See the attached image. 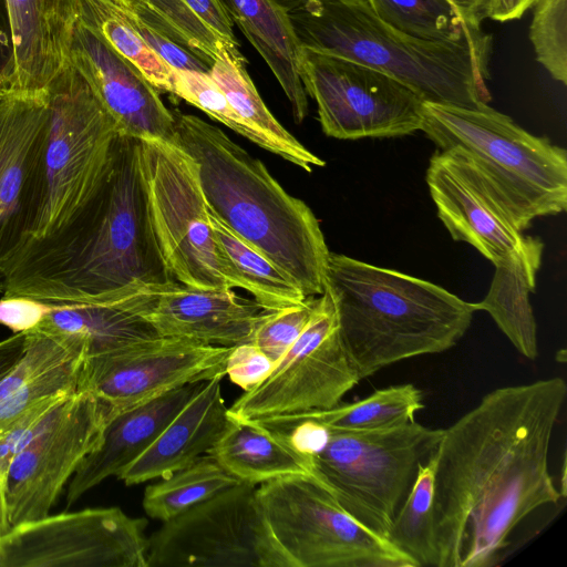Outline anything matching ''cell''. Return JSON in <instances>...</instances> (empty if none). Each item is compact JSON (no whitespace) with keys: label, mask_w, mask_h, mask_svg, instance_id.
<instances>
[{"label":"cell","mask_w":567,"mask_h":567,"mask_svg":"<svg viewBox=\"0 0 567 567\" xmlns=\"http://www.w3.org/2000/svg\"><path fill=\"white\" fill-rule=\"evenodd\" d=\"M567 396L560 377L497 388L449 427L433 451L435 567H491L512 530L563 496L548 467Z\"/></svg>","instance_id":"cell-1"},{"label":"cell","mask_w":567,"mask_h":567,"mask_svg":"<svg viewBox=\"0 0 567 567\" xmlns=\"http://www.w3.org/2000/svg\"><path fill=\"white\" fill-rule=\"evenodd\" d=\"M1 280L4 297L111 306L177 281L152 224L138 138L118 132L106 177L80 216L20 247Z\"/></svg>","instance_id":"cell-2"},{"label":"cell","mask_w":567,"mask_h":567,"mask_svg":"<svg viewBox=\"0 0 567 567\" xmlns=\"http://www.w3.org/2000/svg\"><path fill=\"white\" fill-rule=\"evenodd\" d=\"M173 115L174 144L195 161L208 210L287 272L306 297L320 296L330 251L308 205L219 127L193 114Z\"/></svg>","instance_id":"cell-3"},{"label":"cell","mask_w":567,"mask_h":567,"mask_svg":"<svg viewBox=\"0 0 567 567\" xmlns=\"http://www.w3.org/2000/svg\"><path fill=\"white\" fill-rule=\"evenodd\" d=\"M324 288L361 379L451 349L475 312L472 302L433 282L337 252H329Z\"/></svg>","instance_id":"cell-4"},{"label":"cell","mask_w":567,"mask_h":567,"mask_svg":"<svg viewBox=\"0 0 567 567\" xmlns=\"http://www.w3.org/2000/svg\"><path fill=\"white\" fill-rule=\"evenodd\" d=\"M288 17L300 47L384 72L424 102L488 104L492 45L412 37L380 20L363 0H305Z\"/></svg>","instance_id":"cell-5"},{"label":"cell","mask_w":567,"mask_h":567,"mask_svg":"<svg viewBox=\"0 0 567 567\" xmlns=\"http://www.w3.org/2000/svg\"><path fill=\"white\" fill-rule=\"evenodd\" d=\"M284 432L309 456L315 476L360 524L386 538L442 429L416 421L383 430L348 431L309 422Z\"/></svg>","instance_id":"cell-6"},{"label":"cell","mask_w":567,"mask_h":567,"mask_svg":"<svg viewBox=\"0 0 567 567\" xmlns=\"http://www.w3.org/2000/svg\"><path fill=\"white\" fill-rule=\"evenodd\" d=\"M439 150L457 148L485 173L514 210L523 230L537 217L567 208V153L509 116L423 102L421 130Z\"/></svg>","instance_id":"cell-7"},{"label":"cell","mask_w":567,"mask_h":567,"mask_svg":"<svg viewBox=\"0 0 567 567\" xmlns=\"http://www.w3.org/2000/svg\"><path fill=\"white\" fill-rule=\"evenodd\" d=\"M48 96L42 196L17 250L53 238L75 221L106 177L120 132L90 84L72 65L53 82Z\"/></svg>","instance_id":"cell-8"},{"label":"cell","mask_w":567,"mask_h":567,"mask_svg":"<svg viewBox=\"0 0 567 567\" xmlns=\"http://www.w3.org/2000/svg\"><path fill=\"white\" fill-rule=\"evenodd\" d=\"M256 498L281 567H415L353 518L316 476L262 483Z\"/></svg>","instance_id":"cell-9"},{"label":"cell","mask_w":567,"mask_h":567,"mask_svg":"<svg viewBox=\"0 0 567 567\" xmlns=\"http://www.w3.org/2000/svg\"><path fill=\"white\" fill-rule=\"evenodd\" d=\"M140 143L152 224L175 279L202 289L234 288L218 255L195 161L175 144Z\"/></svg>","instance_id":"cell-10"},{"label":"cell","mask_w":567,"mask_h":567,"mask_svg":"<svg viewBox=\"0 0 567 567\" xmlns=\"http://www.w3.org/2000/svg\"><path fill=\"white\" fill-rule=\"evenodd\" d=\"M299 76L321 128L338 140L398 137L420 131L423 100L393 76L300 47Z\"/></svg>","instance_id":"cell-11"},{"label":"cell","mask_w":567,"mask_h":567,"mask_svg":"<svg viewBox=\"0 0 567 567\" xmlns=\"http://www.w3.org/2000/svg\"><path fill=\"white\" fill-rule=\"evenodd\" d=\"M362 380L340 336L334 301L324 288L291 348L258 385L228 408L236 421L326 410Z\"/></svg>","instance_id":"cell-12"},{"label":"cell","mask_w":567,"mask_h":567,"mask_svg":"<svg viewBox=\"0 0 567 567\" xmlns=\"http://www.w3.org/2000/svg\"><path fill=\"white\" fill-rule=\"evenodd\" d=\"M147 567H281L256 485L240 482L163 522L148 537Z\"/></svg>","instance_id":"cell-13"},{"label":"cell","mask_w":567,"mask_h":567,"mask_svg":"<svg viewBox=\"0 0 567 567\" xmlns=\"http://www.w3.org/2000/svg\"><path fill=\"white\" fill-rule=\"evenodd\" d=\"M147 520L118 507L21 523L0 539V567H147Z\"/></svg>","instance_id":"cell-14"},{"label":"cell","mask_w":567,"mask_h":567,"mask_svg":"<svg viewBox=\"0 0 567 567\" xmlns=\"http://www.w3.org/2000/svg\"><path fill=\"white\" fill-rule=\"evenodd\" d=\"M112 406L87 390L59 405L51 423L12 460L4 484L11 526L45 517L82 460L95 450Z\"/></svg>","instance_id":"cell-15"},{"label":"cell","mask_w":567,"mask_h":567,"mask_svg":"<svg viewBox=\"0 0 567 567\" xmlns=\"http://www.w3.org/2000/svg\"><path fill=\"white\" fill-rule=\"evenodd\" d=\"M231 349L158 336L85 359L79 389L107 402L114 414L173 389L224 378Z\"/></svg>","instance_id":"cell-16"},{"label":"cell","mask_w":567,"mask_h":567,"mask_svg":"<svg viewBox=\"0 0 567 567\" xmlns=\"http://www.w3.org/2000/svg\"><path fill=\"white\" fill-rule=\"evenodd\" d=\"M426 184L454 240L470 244L494 266L524 249L527 237L514 210L465 153L437 150L429 163Z\"/></svg>","instance_id":"cell-17"},{"label":"cell","mask_w":567,"mask_h":567,"mask_svg":"<svg viewBox=\"0 0 567 567\" xmlns=\"http://www.w3.org/2000/svg\"><path fill=\"white\" fill-rule=\"evenodd\" d=\"M49 96H13L0 114L1 271L28 234L43 188Z\"/></svg>","instance_id":"cell-18"},{"label":"cell","mask_w":567,"mask_h":567,"mask_svg":"<svg viewBox=\"0 0 567 567\" xmlns=\"http://www.w3.org/2000/svg\"><path fill=\"white\" fill-rule=\"evenodd\" d=\"M70 65L86 80L121 133L174 144L173 111L156 87L80 20L73 32Z\"/></svg>","instance_id":"cell-19"},{"label":"cell","mask_w":567,"mask_h":567,"mask_svg":"<svg viewBox=\"0 0 567 567\" xmlns=\"http://www.w3.org/2000/svg\"><path fill=\"white\" fill-rule=\"evenodd\" d=\"M148 322L159 337L234 347L249 341L265 309L233 289H202L178 281L120 306Z\"/></svg>","instance_id":"cell-20"},{"label":"cell","mask_w":567,"mask_h":567,"mask_svg":"<svg viewBox=\"0 0 567 567\" xmlns=\"http://www.w3.org/2000/svg\"><path fill=\"white\" fill-rule=\"evenodd\" d=\"M12 55L9 91L19 96L48 97L70 65L79 20L76 0H4Z\"/></svg>","instance_id":"cell-21"},{"label":"cell","mask_w":567,"mask_h":567,"mask_svg":"<svg viewBox=\"0 0 567 567\" xmlns=\"http://www.w3.org/2000/svg\"><path fill=\"white\" fill-rule=\"evenodd\" d=\"M221 379L215 377L204 381L153 443L117 478L126 485L159 480L209 453L233 422L223 398Z\"/></svg>","instance_id":"cell-22"},{"label":"cell","mask_w":567,"mask_h":567,"mask_svg":"<svg viewBox=\"0 0 567 567\" xmlns=\"http://www.w3.org/2000/svg\"><path fill=\"white\" fill-rule=\"evenodd\" d=\"M204 381L173 389L135 406L114 413L99 446L89 453L71 477L69 505L111 476H118L158 436Z\"/></svg>","instance_id":"cell-23"},{"label":"cell","mask_w":567,"mask_h":567,"mask_svg":"<svg viewBox=\"0 0 567 567\" xmlns=\"http://www.w3.org/2000/svg\"><path fill=\"white\" fill-rule=\"evenodd\" d=\"M84 360L78 339L37 327L25 331L20 360L0 379V436L43 400L79 390Z\"/></svg>","instance_id":"cell-24"},{"label":"cell","mask_w":567,"mask_h":567,"mask_svg":"<svg viewBox=\"0 0 567 567\" xmlns=\"http://www.w3.org/2000/svg\"><path fill=\"white\" fill-rule=\"evenodd\" d=\"M235 23L264 58L292 109L296 123L308 113L299 76V49L288 12L274 0H220Z\"/></svg>","instance_id":"cell-25"},{"label":"cell","mask_w":567,"mask_h":567,"mask_svg":"<svg viewBox=\"0 0 567 567\" xmlns=\"http://www.w3.org/2000/svg\"><path fill=\"white\" fill-rule=\"evenodd\" d=\"M240 482L252 485L290 475H312L310 456L288 435L256 421H236L209 451Z\"/></svg>","instance_id":"cell-26"},{"label":"cell","mask_w":567,"mask_h":567,"mask_svg":"<svg viewBox=\"0 0 567 567\" xmlns=\"http://www.w3.org/2000/svg\"><path fill=\"white\" fill-rule=\"evenodd\" d=\"M544 244L539 238L528 236L519 254L495 266L485 298L472 302L475 311L489 313L515 349L528 360H535L538 355L537 327L529 293L535 289Z\"/></svg>","instance_id":"cell-27"},{"label":"cell","mask_w":567,"mask_h":567,"mask_svg":"<svg viewBox=\"0 0 567 567\" xmlns=\"http://www.w3.org/2000/svg\"><path fill=\"white\" fill-rule=\"evenodd\" d=\"M209 75L252 132L255 144L309 173L313 167L324 166V161L303 146L268 110L246 71L238 47L223 48Z\"/></svg>","instance_id":"cell-28"},{"label":"cell","mask_w":567,"mask_h":567,"mask_svg":"<svg viewBox=\"0 0 567 567\" xmlns=\"http://www.w3.org/2000/svg\"><path fill=\"white\" fill-rule=\"evenodd\" d=\"M50 303L51 310L37 328L80 340L85 348V359L158 337L144 319L116 306Z\"/></svg>","instance_id":"cell-29"},{"label":"cell","mask_w":567,"mask_h":567,"mask_svg":"<svg viewBox=\"0 0 567 567\" xmlns=\"http://www.w3.org/2000/svg\"><path fill=\"white\" fill-rule=\"evenodd\" d=\"M423 408L421 390L411 383H404L378 389L352 403H339L326 410L276 415L255 421L272 430H285L301 422H309L328 429L370 431L412 423Z\"/></svg>","instance_id":"cell-30"},{"label":"cell","mask_w":567,"mask_h":567,"mask_svg":"<svg viewBox=\"0 0 567 567\" xmlns=\"http://www.w3.org/2000/svg\"><path fill=\"white\" fill-rule=\"evenodd\" d=\"M208 214L218 255L234 288L247 290L268 311L298 305L308 298L287 272L213 213L208 210Z\"/></svg>","instance_id":"cell-31"},{"label":"cell","mask_w":567,"mask_h":567,"mask_svg":"<svg viewBox=\"0 0 567 567\" xmlns=\"http://www.w3.org/2000/svg\"><path fill=\"white\" fill-rule=\"evenodd\" d=\"M79 20L134 64L159 92L174 94L176 71L142 39L121 0H76Z\"/></svg>","instance_id":"cell-32"},{"label":"cell","mask_w":567,"mask_h":567,"mask_svg":"<svg viewBox=\"0 0 567 567\" xmlns=\"http://www.w3.org/2000/svg\"><path fill=\"white\" fill-rule=\"evenodd\" d=\"M238 483L239 480L207 453L148 485L143 508L150 517L165 522Z\"/></svg>","instance_id":"cell-33"},{"label":"cell","mask_w":567,"mask_h":567,"mask_svg":"<svg viewBox=\"0 0 567 567\" xmlns=\"http://www.w3.org/2000/svg\"><path fill=\"white\" fill-rule=\"evenodd\" d=\"M383 22L412 37L492 45V38L471 29L450 0H363Z\"/></svg>","instance_id":"cell-34"},{"label":"cell","mask_w":567,"mask_h":567,"mask_svg":"<svg viewBox=\"0 0 567 567\" xmlns=\"http://www.w3.org/2000/svg\"><path fill=\"white\" fill-rule=\"evenodd\" d=\"M435 458L433 453L419 466L415 480L398 509L386 539L415 565L435 566L433 494Z\"/></svg>","instance_id":"cell-35"},{"label":"cell","mask_w":567,"mask_h":567,"mask_svg":"<svg viewBox=\"0 0 567 567\" xmlns=\"http://www.w3.org/2000/svg\"><path fill=\"white\" fill-rule=\"evenodd\" d=\"M132 11L210 66L221 49L231 45L203 22L184 0H145Z\"/></svg>","instance_id":"cell-36"},{"label":"cell","mask_w":567,"mask_h":567,"mask_svg":"<svg viewBox=\"0 0 567 567\" xmlns=\"http://www.w3.org/2000/svg\"><path fill=\"white\" fill-rule=\"evenodd\" d=\"M529 39L536 60L550 76L567 83V0H538L534 6Z\"/></svg>","instance_id":"cell-37"},{"label":"cell","mask_w":567,"mask_h":567,"mask_svg":"<svg viewBox=\"0 0 567 567\" xmlns=\"http://www.w3.org/2000/svg\"><path fill=\"white\" fill-rule=\"evenodd\" d=\"M316 301L317 298L308 297L298 305L275 311L266 310L248 342L277 363L306 328Z\"/></svg>","instance_id":"cell-38"},{"label":"cell","mask_w":567,"mask_h":567,"mask_svg":"<svg viewBox=\"0 0 567 567\" xmlns=\"http://www.w3.org/2000/svg\"><path fill=\"white\" fill-rule=\"evenodd\" d=\"M174 95L255 143L252 132L231 107L209 73L176 71Z\"/></svg>","instance_id":"cell-39"},{"label":"cell","mask_w":567,"mask_h":567,"mask_svg":"<svg viewBox=\"0 0 567 567\" xmlns=\"http://www.w3.org/2000/svg\"><path fill=\"white\" fill-rule=\"evenodd\" d=\"M68 395L53 396L38 403L0 436V482L3 486L14 456L32 439L47 429L53 420L60 403Z\"/></svg>","instance_id":"cell-40"},{"label":"cell","mask_w":567,"mask_h":567,"mask_svg":"<svg viewBox=\"0 0 567 567\" xmlns=\"http://www.w3.org/2000/svg\"><path fill=\"white\" fill-rule=\"evenodd\" d=\"M125 8L131 22L142 39L172 69L175 71L209 73V64L171 38L146 24L127 6Z\"/></svg>","instance_id":"cell-41"},{"label":"cell","mask_w":567,"mask_h":567,"mask_svg":"<svg viewBox=\"0 0 567 567\" xmlns=\"http://www.w3.org/2000/svg\"><path fill=\"white\" fill-rule=\"evenodd\" d=\"M275 364L259 348L246 342L233 347L226 362V374L246 392L265 380Z\"/></svg>","instance_id":"cell-42"},{"label":"cell","mask_w":567,"mask_h":567,"mask_svg":"<svg viewBox=\"0 0 567 567\" xmlns=\"http://www.w3.org/2000/svg\"><path fill=\"white\" fill-rule=\"evenodd\" d=\"M50 302L24 297L0 298V326L13 333L25 332L35 328L51 310Z\"/></svg>","instance_id":"cell-43"},{"label":"cell","mask_w":567,"mask_h":567,"mask_svg":"<svg viewBox=\"0 0 567 567\" xmlns=\"http://www.w3.org/2000/svg\"><path fill=\"white\" fill-rule=\"evenodd\" d=\"M184 2L223 40L238 47L233 29L234 23L220 0H184Z\"/></svg>","instance_id":"cell-44"},{"label":"cell","mask_w":567,"mask_h":567,"mask_svg":"<svg viewBox=\"0 0 567 567\" xmlns=\"http://www.w3.org/2000/svg\"><path fill=\"white\" fill-rule=\"evenodd\" d=\"M12 44L4 0H0V85L8 89ZM9 90V89H8Z\"/></svg>","instance_id":"cell-45"},{"label":"cell","mask_w":567,"mask_h":567,"mask_svg":"<svg viewBox=\"0 0 567 567\" xmlns=\"http://www.w3.org/2000/svg\"><path fill=\"white\" fill-rule=\"evenodd\" d=\"M462 20L474 30H482L481 24L487 18L489 0H450Z\"/></svg>","instance_id":"cell-46"},{"label":"cell","mask_w":567,"mask_h":567,"mask_svg":"<svg viewBox=\"0 0 567 567\" xmlns=\"http://www.w3.org/2000/svg\"><path fill=\"white\" fill-rule=\"evenodd\" d=\"M24 349V332L13 333L0 341V379L20 360Z\"/></svg>","instance_id":"cell-47"},{"label":"cell","mask_w":567,"mask_h":567,"mask_svg":"<svg viewBox=\"0 0 567 567\" xmlns=\"http://www.w3.org/2000/svg\"><path fill=\"white\" fill-rule=\"evenodd\" d=\"M527 10L526 0H489L487 18L506 22L519 19Z\"/></svg>","instance_id":"cell-48"},{"label":"cell","mask_w":567,"mask_h":567,"mask_svg":"<svg viewBox=\"0 0 567 567\" xmlns=\"http://www.w3.org/2000/svg\"><path fill=\"white\" fill-rule=\"evenodd\" d=\"M11 527L4 498V486L0 482V539L11 529Z\"/></svg>","instance_id":"cell-49"},{"label":"cell","mask_w":567,"mask_h":567,"mask_svg":"<svg viewBox=\"0 0 567 567\" xmlns=\"http://www.w3.org/2000/svg\"><path fill=\"white\" fill-rule=\"evenodd\" d=\"M287 12L300 6L305 0H274Z\"/></svg>","instance_id":"cell-50"},{"label":"cell","mask_w":567,"mask_h":567,"mask_svg":"<svg viewBox=\"0 0 567 567\" xmlns=\"http://www.w3.org/2000/svg\"><path fill=\"white\" fill-rule=\"evenodd\" d=\"M11 99V93L0 85V113L4 110Z\"/></svg>","instance_id":"cell-51"},{"label":"cell","mask_w":567,"mask_h":567,"mask_svg":"<svg viewBox=\"0 0 567 567\" xmlns=\"http://www.w3.org/2000/svg\"><path fill=\"white\" fill-rule=\"evenodd\" d=\"M125 6H127L131 10L136 8L140 3L145 0H121Z\"/></svg>","instance_id":"cell-52"},{"label":"cell","mask_w":567,"mask_h":567,"mask_svg":"<svg viewBox=\"0 0 567 567\" xmlns=\"http://www.w3.org/2000/svg\"><path fill=\"white\" fill-rule=\"evenodd\" d=\"M532 1H536V0H532Z\"/></svg>","instance_id":"cell-53"}]
</instances>
